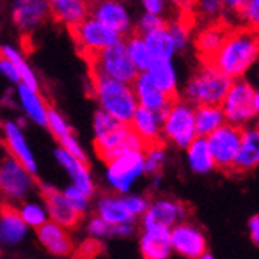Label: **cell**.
Returning a JSON list of instances; mask_svg holds the SVG:
<instances>
[{"mask_svg": "<svg viewBox=\"0 0 259 259\" xmlns=\"http://www.w3.org/2000/svg\"><path fill=\"white\" fill-rule=\"evenodd\" d=\"M49 17L50 0H13L11 4V20L22 34L34 33Z\"/></svg>", "mask_w": 259, "mask_h": 259, "instance_id": "obj_12", "label": "cell"}, {"mask_svg": "<svg viewBox=\"0 0 259 259\" xmlns=\"http://www.w3.org/2000/svg\"><path fill=\"white\" fill-rule=\"evenodd\" d=\"M163 112H155L138 106L135 115L132 116L129 124L138 134V137L145 141L146 146L163 141Z\"/></svg>", "mask_w": 259, "mask_h": 259, "instance_id": "obj_26", "label": "cell"}, {"mask_svg": "<svg viewBox=\"0 0 259 259\" xmlns=\"http://www.w3.org/2000/svg\"><path fill=\"white\" fill-rule=\"evenodd\" d=\"M85 233L89 234L90 239H97V241L113 239V225L95 213L85 222Z\"/></svg>", "mask_w": 259, "mask_h": 259, "instance_id": "obj_39", "label": "cell"}, {"mask_svg": "<svg viewBox=\"0 0 259 259\" xmlns=\"http://www.w3.org/2000/svg\"><path fill=\"white\" fill-rule=\"evenodd\" d=\"M194 25V22L186 13L179 14L177 17L168 20L166 27L174 39V44L177 47V52H185L191 44V27Z\"/></svg>", "mask_w": 259, "mask_h": 259, "instance_id": "obj_36", "label": "cell"}, {"mask_svg": "<svg viewBox=\"0 0 259 259\" xmlns=\"http://www.w3.org/2000/svg\"><path fill=\"white\" fill-rule=\"evenodd\" d=\"M197 137L196 106L177 97L163 115V141L177 149H186Z\"/></svg>", "mask_w": 259, "mask_h": 259, "instance_id": "obj_4", "label": "cell"}, {"mask_svg": "<svg viewBox=\"0 0 259 259\" xmlns=\"http://www.w3.org/2000/svg\"><path fill=\"white\" fill-rule=\"evenodd\" d=\"M36 236L39 244L53 256H68L75 250V242L68 228L52 219L36 230Z\"/></svg>", "mask_w": 259, "mask_h": 259, "instance_id": "obj_23", "label": "cell"}, {"mask_svg": "<svg viewBox=\"0 0 259 259\" xmlns=\"http://www.w3.org/2000/svg\"><path fill=\"white\" fill-rule=\"evenodd\" d=\"M206 140L211 152H213L218 169L234 172V163H236L242 141V127L225 123L216 132L208 135Z\"/></svg>", "mask_w": 259, "mask_h": 259, "instance_id": "obj_11", "label": "cell"}, {"mask_svg": "<svg viewBox=\"0 0 259 259\" xmlns=\"http://www.w3.org/2000/svg\"><path fill=\"white\" fill-rule=\"evenodd\" d=\"M257 61L259 31L247 27H231L224 45L211 62L231 79H239Z\"/></svg>", "mask_w": 259, "mask_h": 259, "instance_id": "obj_1", "label": "cell"}, {"mask_svg": "<svg viewBox=\"0 0 259 259\" xmlns=\"http://www.w3.org/2000/svg\"><path fill=\"white\" fill-rule=\"evenodd\" d=\"M134 92L140 107H146L155 112H166L168 107L172 104V101L177 97H171L163 89H160L148 72H141L137 79L132 82Z\"/></svg>", "mask_w": 259, "mask_h": 259, "instance_id": "obj_21", "label": "cell"}, {"mask_svg": "<svg viewBox=\"0 0 259 259\" xmlns=\"http://www.w3.org/2000/svg\"><path fill=\"white\" fill-rule=\"evenodd\" d=\"M230 30H231V25L230 23H225L224 20L199 27V31L194 36V47H196L197 56L200 58L202 62L213 61L216 53L224 45Z\"/></svg>", "mask_w": 259, "mask_h": 259, "instance_id": "obj_22", "label": "cell"}, {"mask_svg": "<svg viewBox=\"0 0 259 259\" xmlns=\"http://www.w3.org/2000/svg\"><path fill=\"white\" fill-rule=\"evenodd\" d=\"M70 33H72L78 50L85 58V61L95 56L97 53L106 50L107 47L124 39L121 34H118L115 30H112L106 23H103L93 16H89L79 25L70 30Z\"/></svg>", "mask_w": 259, "mask_h": 259, "instance_id": "obj_9", "label": "cell"}, {"mask_svg": "<svg viewBox=\"0 0 259 259\" xmlns=\"http://www.w3.org/2000/svg\"><path fill=\"white\" fill-rule=\"evenodd\" d=\"M247 227H248V234H250L251 242L259 247V214L251 216Z\"/></svg>", "mask_w": 259, "mask_h": 259, "instance_id": "obj_50", "label": "cell"}, {"mask_svg": "<svg viewBox=\"0 0 259 259\" xmlns=\"http://www.w3.org/2000/svg\"><path fill=\"white\" fill-rule=\"evenodd\" d=\"M152 81L171 97H179V76L172 59H154L148 70Z\"/></svg>", "mask_w": 259, "mask_h": 259, "instance_id": "obj_31", "label": "cell"}, {"mask_svg": "<svg viewBox=\"0 0 259 259\" xmlns=\"http://www.w3.org/2000/svg\"><path fill=\"white\" fill-rule=\"evenodd\" d=\"M185 152H186L188 168L197 176H206L218 168L206 137H197L193 143L185 149Z\"/></svg>", "mask_w": 259, "mask_h": 259, "instance_id": "obj_29", "label": "cell"}, {"mask_svg": "<svg viewBox=\"0 0 259 259\" xmlns=\"http://www.w3.org/2000/svg\"><path fill=\"white\" fill-rule=\"evenodd\" d=\"M90 92L100 109L121 123H131L138 109V101L131 82L90 73Z\"/></svg>", "mask_w": 259, "mask_h": 259, "instance_id": "obj_2", "label": "cell"}, {"mask_svg": "<svg viewBox=\"0 0 259 259\" xmlns=\"http://www.w3.org/2000/svg\"><path fill=\"white\" fill-rule=\"evenodd\" d=\"M0 72H2V75L13 84H19L22 82L20 79V75H19V70L17 67L7 58L2 56V59H0Z\"/></svg>", "mask_w": 259, "mask_h": 259, "instance_id": "obj_47", "label": "cell"}, {"mask_svg": "<svg viewBox=\"0 0 259 259\" xmlns=\"http://www.w3.org/2000/svg\"><path fill=\"white\" fill-rule=\"evenodd\" d=\"M166 146L161 143L148 145L145 148V171L146 176H155L161 174V169L166 163Z\"/></svg>", "mask_w": 259, "mask_h": 259, "instance_id": "obj_38", "label": "cell"}, {"mask_svg": "<svg viewBox=\"0 0 259 259\" xmlns=\"http://www.w3.org/2000/svg\"><path fill=\"white\" fill-rule=\"evenodd\" d=\"M254 124H256V126L259 127V116H257V120H256V123H254Z\"/></svg>", "mask_w": 259, "mask_h": 259, "instance_id": "obj_54", "label": "cell"}, {"mask_svg": "<svg viewBox=\"0 0 259 259\" xmlns=\"http://www.w3.org/2000/svg\"><path fill=\"white\" fill-rule=\"evenodd\" d=\"M64 194L67 196V199L72 202V205L76 208L78 213L85 218L90 213V208H92V197L87 196L84 191H81L78 186H75L73 183H70L64 188Z\"/></svg>", "mask_w": 259, "mask_h": 259, "instance_id": "obj_43", "label": "cell"}, {"mask_svg": "<svg viewBox=\"0 0 259 259\" xmlns=\"http://www.w3.org/2000/svg\"><path fill=\"white\" fill-rule=\"evenodd\" d=\"M137 231V222H124L120 225H113V239H129Z\"/></svg>", "mask_w": 259, "mask_h": 259, "instance_id": "obj_48", "label": "cell"}, {"mask_svg": "<svg viewBox=\"0 0 259 259\" xmlns=\"http://www.w3.org/2000/svg\"><path fill=\"white\" fill-rule=\"evenodd\" d=\"M145 174V151H129L106 163L104 182L110 193L129 194Z\"/></svg>", "mask_w": 259, "mask_h": 259, "instance_id": "obj_7", "label": "cell"}, {"mask_svg": "<svg viewBox=\"0 0 259 259\" xmlns=\"http://www.w3.org/2000/svg\"><path fill=\"white\" fill-rule=\"evenodd\" d=\"M2 134H4L5 152L17 158L23 166L28 168L36 176L37 161L27 141L25 132H23V124L19 123V120H5L2 126Z\"/></svg>", "mask_w": 259, "mask_h": 259, "instance_id": "obj_17", "label": "cell"}, {"mask_svg": "<svg viewBox=\"0 0 259 259\" xmlns=\"http://www.w3.org/2000/svg\"><path fill=\"white\" fill-rule=\"evenodd\" d=\"M180 2H186V0H180Z\"/></svg>", "mask_w": 259, "mask_h": 259, "instance_id": "obj_55", "label": "cell"}, {"mask_svg": "<svg viewBox=\"0 0 259 259\" xmlns=\"http://www.w3.org/2000/svg\"><path fill=\"white\" fill-rule=\"evenodd\" d=\"M138 248L143 259H171L174 253L171 228L168 227L143 228L138 238Z\"/></svg>", "mask_w": 259, "mask_h": 259, "instance_id": "obj_19", "label": "cell"}, {"mask_svg": "<svg viewBox=\"0 0 259 259\" xmlns=\"http://www.w3.org/2000/svg\"><path fill=\"white\" fill-rule=\"evenodd\" d=\"M47 129L50 131V134L55 137V140L58 141V143L61 140H64L68 135L73 134V129H72V126H70V123L65 120V116L53 107H50V112H49V123H47Z\"/></svg>", "mask_w": 259, "mask_h": 259, "instance_id": "obj_40", "label": "cell"}, {"mask_svg": "<svg viewBox=\"0 0 259 259\" xmlns=\"http://www.w3.org/2000/svg\"><path fill=\"white\" fill-rule=\"evenodd\" d=\"M95 213L112 225H120L124 222H138V219L134 218L131 211L127 209L123 194L116 193L101 194L95 202Z\"/></svg>", "mask_w": 259, "mask_h": 259, "instance_id": "obj_27", "label": "cell"}, {"mask_svg": "<svg viewBox=\"0 0 259 259\" xmlns=\"http://www.w3.org/2000/svg\"><path fill=\"white\" fill-rule=\"evenodd\" d=\"M36 190V176L17 158L5 152L0 163V191H2L4 202L19 205L30 199Z\"/></svg>", "mask_w": 259, "mask_h": 259, "instance_id": "obj_5", "label": "cell"}, {"mask_svg": "<svg viewBox=\"0 0 259 259\" xmlns=\"http://www.w3.org/2000/svg\"><path fill=\"white\" fill-rule=\"evenodd\" d=\"M140 5L143 8V13L155 14L166 20H171L179 16L174 11L176 2H172V0H140Z\"/></svg>", "mask_w": 259, "mask_h": 259, "instance_id": "obj_42", "label": "cell"}, {"mask_svg": "<svg viewBox=\"0 0 259 259\" xmlns=\"http://www.w3.org/2000/svg\"><path fill=\"white\" fill-rule=\"evenodd\" d=\"M149 182H151V188L152 190H158L163 183V177L161 174H155V176H149Z\"/></svg>", "mask_w": 259, "mask_h": 259, "instance_id": "obj_51", "label": "cell"}, {"mask_svg": "<svg viewBox=\"0 0 259 259\" xmlns=\"http://www.w3.org/2000/svg\"><path fill=\"white\" fill-rule=\"evenodd\" d=\"M233 27H247L259 31V0H248L234 19Z\"/></svg>", "mask_w": 259, "mask_h": 259, "instance_id": "obj_41", "label": "cell"}, {"mask_svg": "<svg viewBox=\"0 0 259 259\" xmlns=\"http://www.w3.org/2000/svg\"><path fill=\"white\" fill-rule=\"evenodd\" d=\"M39 194L47 209H49L50 219L61 224L62 227L68 230L76 228L84 219L76 211V208L72 205V202L67 199L64 191H59L56 186L42 183L39 188Z\"/></svg>", "mask_w": 259, "mask_h": 259, "instance_id": "obj_15", "label": "cell"}, {"mask_svg": "<svg viewBox=\"0 0 259 259\" xmlns=\"http://www.w3.org/2000/svg\"><path fill=\"white\" fill-rule=\"evenodd\" d=\"M145 39L149 45L154 59H172L176 53H179L168 27H161L145 34Z\"/></svg>", "mask_w": 259, "mask_h": 259, "instance_id": "obj_33", "label": "cell"}, {"mask_svg": "<svg viewBox=\"0 0 259 259\" xmlns=\"http://www.w3.org/2000/svg\"><path fill=\"white\" fill-rule=\"evenodd\" d=\"M247 2H248V0H222V4H224V7H225L227 16L231 17V22H230V25H231V27H233L234 19H236V16L241 13V10L245 7Z\"/></svg>", "mask_w": 259, "mask_h": 259, "instance_id": "obj_49", "label": "cell"}, {"mask_svg": "<svg viewBox=\"0 0 259 259\" xmlns=\"http://www.w3.org/2000/svg\"><path fill=\"white\" fill-rule=\"evenodd\" d=\"M168 20L163 19L160 16H155V14H149V13H143L135 22V33H140V34H148L151 31H155L161 27H166Z\"/></svg>", "mask_w": 259, "mask_h": 259, "instance_id": "obj_45", "label": "cell"}, {"mask_svg": "<svg viewBox=\"0 0 259 259\" xmlns=\"http://www.w3.org/2000/svg\"><path fill=\"white\" fill-rule=\"evenodd\" d=\"M199 259H216V257H214V254H211L209 251H206V253H203Z\"/></svg>", "mask_w": 259, "mask_h": 259, "instance_id": "obj_53", "label": "cell"}, {"mask_svg": "<svg viewBox=\"0 0 259 259\" xmlns=\"http://www.w3.org/2000/svg\"><path fill=\"white\" fill-rule=\"evenodd\" d=\"M53 154H55V158H56L58 164L67 172V176L70 179V183H73L75 186H78L81 191H84L92 199L95 197L97 183H95V180H93V176L90 172L87 161L75 157L73 154H70L68 151H65L61 146H58Z\"/></svg>", "mask_w": 259, "mask_h": 259, "instance_id": "obj_18", "label": "cell"}, {"mask_svg": "<svg viewBox=\"0 0 259 259\" xmlns=\"http://www.w3.org/2000/svg\"><path fill=\"white\" fill-rule=\"evenodd\" d=\"M227 123V116L221 104L196 107V127L199 137H208Z\"/></svg>", "mask_w": 259, "mask_h": 259, "instance_id": "obj_32", "label": "cell"}, {"mask_svg": "<svg viewBox=\"0 0 259 259\" xmlns=\"http://www.w3.org/2000/svg\"><path fill=\"white\" fill-rule=\"evenodd\" d=\"M254 107H256V113L259 116V89H256V95H254Z\"/></svg>", "mask_w": 259, "mask_h": 259, "instance_id": "obj_52", "label": "cell"}, {"mask_svg": "<svg viewBox=\"0 0 259 259\" xmlns=\"http://www.w3.org/2000/svg\"><path fill=\"white\" fill-rule=\"evenodd\" d=\"M97 155L109 163L110 160L120 157L129 151H145L146 143L138 137L129 123H118L113 129L97 135L93 140Z\"/></svg>", "mask_w": 259, "mask_h": 259, "instance_id": "obj_10", "label": "cell"}, {"mask_svg": "<svg viewBox=\"0 0 259 259\" xmlns=\"http://www.w3.org/2000/svg\"><path fill=\"white\" fill-rule=\"evenodd\" d=\"M183 4H186V14L200 27L221 22L227 16L222 0H186Z\"/></svg>", "mask_w": 259, "mask_h": 259, "instance_id": "obj_30", "label": "cell"}, {"mask_svg": "<svg viewBox=\"0 0 259 259\" xmlns=\"http://www.w3.org/2000/svg\"><path fill=\"white\" fill-rule=\"evenodd\" d=\"M174 253L185 259H199L208 251V241L202 228L193 222L183 221L171 228Z\"/></svg>", "mask_w": 259, "mask_h": 259, "instance_id": "obj_13", "label": "cell"}, {"mask_svg": "<svg viewBox=\"0 0 259 259\" xmlns=\"http://www.w3.org/2000/svg\"><path fill=\"white\" fill-rule=\"evenodd\" d=\"M259 166V127L250 124L242 127L241 149L234 163V172H248Z\"/></svg>", "mask_w": 259, "mask_h": 259, "instance_id": "obj_28", "label": "cell"}, {"mask_svg": "<svg viewBox=\"0 0 259 259\" xmlns=\"http://www.w3.org/2000/svg\"><path fill=\"white\" fill-rule=\"evenodd\" d=\"M87 62L90 67V73L113 78L131 84L140 75L138 68L135 67V64L129 56L124 39L107 47L106 50L97 53L95 56L89 58Z\"/></svg>", "mask_w": 259, "mask_h": 259, "instance_id": "obj_6", "label": "cell"}, {"mask_svg": "<svg viewBox=\"0 0 259 259\" xmlns=\"http://www.w3.org/2000/svg\"><path fill=\"white\" fill-rule=\"evenodd\" d=\"M19 213L22 216V219L27 222V225L33 230H37L39 227H42L45 222L50 221V214L49 209H47L45 203L33 200V199H27L22 203L17 205Z\"/></svg>", "mask_w": 259, "mask_h": 259, "instance_id": "obj_37", "label": "cell"}, {"mask_svg": "<svg viewBox=\"0 0 259 259\" xmlns=\"http://www.w3.org/2000/svg\"><path fill=\"white\" fill-rule=\"evenodd\" d=\"M126 40V47L129 56L132 59V62L135 64V67L138 68V72H148L151 64L154 62V56L149 50V45L145 39L143 34L140 33H132L127 37H124Z\"/></svg>", "mask_w": 259, "mask_h": 259, "instance_id": "obj_34", "label": "cell"}, {"mask_svg": "<svg viewBox=\"0 0 259 259\" xmlns=\"http://www.w3.org/2000/svg\"><path fill=\"white\" fill-rule=\"evenodd\" d=\"M30 227L22 219L17 205L5 203L0 216V242L5 247H16L27 239Z\"/></svg>", "mask_w": 259, "mask_h": 259, "instance_id": "obj_24", "label": "cell"}, {"mask_svg": "<svg viewBox=\"0 0 259 259\" xmlns=\"http://www.w3.org/2000/svg\"><path fill=\"white\" fill-rule=\"evenodd\" d=\"M188 206L176 199L158 197L151 202V206L143 218L140 219L141 228L148 227H168L172 228L177 224L186 221Z\"/></svg>", "mask_w": 259, "mask_h": 259, "instance_id": "obj_14", "label": "cell"}, {"mask_svg": "<svg viewBox=\"0 0 259 259\" xmlns=\"http://www.w3.org/2000/svg\"><path fill=\"white\" fill-rule=\"evenodd\" d=\"M93 0H50L52 19L67 28H75L92 16Z\"/></svg>", "mask_w": 259, "mask_h": 259, "instance_id": "obj_25", "label": "cell"}, {"mask_svg": "<svg viewBox=\"0 0 259 259\" xmlns=\"http://www.w3.org/2000/svg\"><path fill=\"white\" fill-rule=\"evenodd\" d=\"M2 56L10 59L19 70V75H20V79L23 84H27L33 89H37L40 87L39 84V78L36 76V73L33 72V68L30 67L28 61L25 59V56H23V53H20L19 49H16V47L7 44L2 47Z\"/></svg>", "mask_w": 259, "mask_h": 259, "instance_id": "obj_35", "label": "cell"}, {"mask_svg": "<svg viewBox=\"0 0 259 259\" xmlns=\"http://www.w3.org/2000/svg\"><path fill=\"white\" fill-rule=\"evenodd\" d=\"M92 16L106 23L123 37H127L135 31L131 11L123 0H93Z\"/></svg>", "mask_w": 259, "mask_h": 259, "instance_id": "obj_16", "label": "cell"}, {"mask_svg": "<svg viewBox=\"0 0 259 259\" xmlns=\"http://www.w3.org/2000/svg\"><path fill=\"white\" fill-rule=\"evenodd\" d=\"M59 146L64 148L65 151H68L70 154H73L75 157H78V158L87 161V152H85L84 148L81 146V143L78 141V138L75 137V134H72V135H68L67 138L61 140V141H59Z\"/></svg>", "mask_w": 259, "mask_h": 259, "instance_id": "obj_46", "label": "cell"}, {"mask_svg": "<svg viewBox=\"0 0 259 259\" xmlns=\"http://www.w3.org/2000/svg\"><path fill=\"white\" fill-rule=\"evenodd\" d=\"M254 95L256 89L245 78L233 79L221 104L227 116V123H231L238 127H247L250 124H254L257 120Z\"/></svg>", "mask_w": 259, "mask_h": 259, "instance_id": "obj_8", "label": "cell"}, {"mask_svg": "<svg viewBox=\"0 0 259 259\" xmlns=\"http://www.w3.org/2000/svg\"><path fill=\"white\" fill-rule=\"evenodd\" d=\"M233 79L213 62H202V65L191 75L180 90L183 100L190 101L193 106L222 104Z\"/></svg>", "mask_w": 259, "mask_h": 259, "instance_id": "obj_3", "label": "cell"}, {"mask_svg": "<svg viewBox=\"0 0 259 259\" xmlns=\"http://www.w3.org/2000/svg\"><path fill=\"white\" fill-rule=\"evenodd\" d=\"M124 203L127 206V209L131 211V214L137 219H141L143 214L149 209L151 206V199L146 194H140V193H129V194H123Z\"/></svg>", "mask_w": 259, "mask_h": 259, "instance_id": "obj_44", "label": "cell"}, {"mask_svg": "<svg viewBox=\"0 0 259 259\" xmlns=\"http://www.w3.org/2000/svg\"><path fill=\"white\" fill-rule=\"evenodd\" d=\"M14 93H16V103L22 110L23 116H27V120L34 123L36 126L47 127L50 106L47 104V101L40 95V92L23 82H19L16 84Z\"/></svg>", "mask_w": 259, "mask_h": 259, "instance_id": "obj_20", "label": "cell"}]
</instances>
